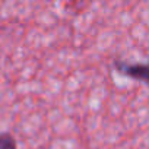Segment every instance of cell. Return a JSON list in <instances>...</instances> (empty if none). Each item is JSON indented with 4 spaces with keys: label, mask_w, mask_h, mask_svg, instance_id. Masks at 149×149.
<instances>
[{
    "label": "cell",
    "mask_w": 149,
    "mask_h": 149,
    "mask_svg": "<svg viewBox=\"0 0 149 149\" xmlns=\"http://www.w3.org/2000/svg\"><path fill=\"white\" fill-rule=\"evenodd\" d=\"M0 149H16V140L10 133H0Z\"/></svg>",
    "instance_id": "obj_2"
},
{
    "label": "cell",
    "mask_w": 149,
    "mask_h": 149,
    "mask_svg": "<svg viewBox=\"0 0 149 149\" xmlns=\"http://www.w3.org/2000/svg\"><path fill=\"white\" fill-rule=\"evenodd\" d=\"M114 67L123 76L149 85V63H127L123 60H114Z\"/></svg>",
    "instance_id": "obj_1"
}]
</instances>
